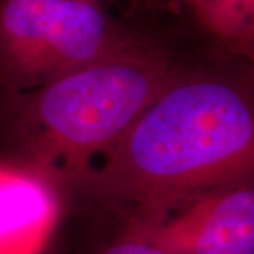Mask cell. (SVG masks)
I'll return each instance as SVG.
<instances>
[{"instance_id": "7", "label": "cell", "mask_w": 254, "mask_h": 254, "mask_svg": "<svg viewBox=\"0 0 254 254\" xmlns=\"http://www.w3.org/2000/svg\"><path fill=\"white\" fill-rule=\"evenodd\" d=\"M96 254H163L161 252L155 250L150 246L138 243V242H131V240H125V239H118L115 243L106 246Z\"/></svg>"}, {"instance_id": "2", "label": "cell", "mask_w": 254, "mask_h": 254, "mask_svg": "<svg viewBox=\"0 0 254 254\" xmlns=\"http://www.w3.org/2000/svg\"><path fill=\"white\" fill-rule=\"evenodd\" d=\"M180 75L170 55L140 38L34 91L6 92L4 122L28 167L76 185Z\"/></svg>"}, {"instance_id": "3", "label": "cell", "mask_w": 254, "mask_h": 254, "mask_svg": "<svg viewBox=\"0 0 254 254\" xmlns=\"http://www.w3.org/2000/svg\"><path fill=\"white\" fill-rule=\"evenodd\" d=\"M138 40L96 0H0V86L34 91Z\"/></svg>"}, {"instance_id": "6", "label": "cell", "mask_w": 254, "mask_h": 254, "mask_svg": "<svg viewBox=\"0 0 254 254\" xmlns=\"http://www.w3.org/2000/svg\"><path fill=\"white\" fill-rule=\"evenodd\" d=\"M198 21L237 53H253L254 0H206Z\"/></svg>"}, {"instance_id": "5", "label": "cell", "mask_w": 254, "mask_h": 254, "mask_svg": "<svg viewBox=\"0 0 254 254\" xmlns=\"http://www.w3.org/2000/svg\"><path fill=\"white\" fill-rule=\"evenodd\" d=\"M51 181L28 167L0 170V236L28 233L43 227L51 210Z\"/></svg>"}, {"instance_id": "8", "label": "cell", "mask_w": 254, "mask_h": 254, "mask_svg": "<svg viewBox=\"0 0 254 254\" xmlns=\"http://www.w3.org/2000/svg\"><path fill=\"white\" fill-rule=\"evenodd\" d=\"M184 1L188 4V7H190V11L193 13V16L198 17V14L200 13V10L203 9L206 0H184Z\"/></svg>"}, {"instance_id": "4", "label": "cell", "mask_w": 254, "mask_h": 254, "mask_svg": "<svg viewBox=\"0 0 254 254\" xmlns=\"http://www.w3.org/2000/svg\"><path fill=\"white\" fill-rule=\"evenodd\" d=\"M127 213L118 239L163 254H254L252 180L185 193Z\"/></svg>"}, {"instance_id": "1", "label": "cell", "mask_w": 254, "mask_h": 254, "mask_svg": "<svg viewBox=\"0 0 254 254\" xmlns=\"http://www.w3.org/2000/svg\"><path fill=\"white\" fill-rule=\"evenodd\" d=\"M254 113L237 85L182 73L76 185L134 210L253 177Z\"/></svg>"}]
</instances>
